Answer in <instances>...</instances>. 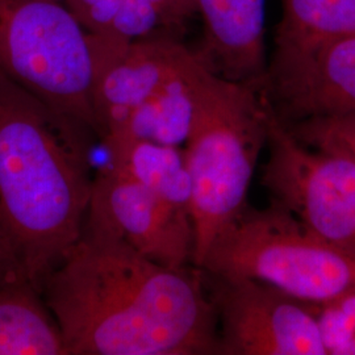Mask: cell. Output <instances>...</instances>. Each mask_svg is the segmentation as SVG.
<instances>
[{
  "label": "cell",
  "instance_id": "cell-1",
  "mask_svg": "<svg viewBox=\"0 0 355 355\" xmlns=\"http://www.w3.org/2000/svg\"><path fill=\"white\" fill-rule=\"evenodd\" d=\"M41 296L67 355H221L200 268L162 266L86 221Z\"/></svg>",
  "mask_w": 355,
  "mask_h": 355
},
{
  "label": "cell",
  "instance_id": "cell-2",
  "mask_svg": "<svg viewBox=\"0 0 355 355\" xmlns=\"http://www.w3.org/2000/svg\"><path fill=\"white\" fill-rule=\"evenodd\" d=\"M92 135L0 74V239L40 293L82 234Z\"/></svg>",
  "mask_w": 355,
  "mask_h": 355
},
{
  "label": "cell",
  "instance_id": "cell-3",
  "mask_svg": "<svg viewBox=\"0 0 355 355\" xmlns=\"http://www.w3.org/2000/svg\"><path fill=\"white\" fill-rule=\"evenodd\" d=\"M268 108L265 86L227 80L204 66L183 149L192 186L193 266L249 204L254 171L267 146Z\"/></svg>",
  "mask_w": 355,
  "mask_h": 355
},
{
  "label": "cell",
  "instance_id": "cell-4",
  "mask_svg": "<svg viewBox=\"0 0 355 355\" xmlns=\"http://www.w3.org/2000/svg\"><path fill=\"white\" fill-rule=\"evenodd\" d=\"M204 274L265 283L308 304H325L355 287V259L318 239L271 202L246 205L204 255Z\"/></svg>",
  "mask_w": 355,
  "mask_h": 355
},
{
  "label": "cell",
  "instance_id": "cell-5",
  "mask_svg": "<svg viewBox=\"0 0 355 355\" xmlns=\"http://www.w3.org/2000/svg\"><path fill=\"white\" fill-rule=\"evenodd\" d=\"M0 74L95 133L89 33L57 0H0Z\"/></svg>",
  "mask_w": 355,
  "mask_h": 355
},
{
  "label": "cell",
  "instance_id": "cell-6",
  "mask_svg": "<svg viewBox=\"0 0 355 355\" xmlns=\"http://www.w3.org/2000/svg\"><path fill=\"white\" fill-rule=\"evenodd\" d=\"M262 184L271 202L318 239L355 259V158L333 145L299 140L270 102Z\"/></svg>",
  "mask_w": 355,
  "mask_h": 355
},
{
  "label": "cell",
  "instance_id": "cell-7",
  "mask_svg": "<svg viewBox=\"0 0 355 355\" xmlns=\"http://www.w3.org/2000/svg\"><path fill=\"white\" fill-rule=\"evenodd\" d=\"M203 275L221 355H327L316 305L255 280Z\"/></svg>",
  "mask_w": 355,
  "mask_h": 355
},
{
  "label": "cell",
  "instance_id": "cell-8",
  "mask_svg": "<svg viewBox=\"0 0 355 355\" xmlns=\"http://www.w3.org/2000/svg\"><path fill=\"white\" fill-rule=\"evenodd\" d=\"M89 46L91 105L101 140L193 57L192 48L168 35L127 40L103 32L89 33Z\"/></svg>",
  "mask_w": 355,
  "mask_h": 355
},
{
  "label": "cell",
  "instance_id": "cell-9",
  "mask_svg": "<svg viewBox=\"0 0 355 355\" xmlns=\"http://www.w3.org/2000/svg\"><path fill=\"white\" fill-rule=\"evenodd\" d=\"M85 221L111 232L162 266H193L192 216L168 207L110 164L94 174Z\"/></svg>",
  "mask_w": 355,
  "mask_h": 355
},
{
  "label": "cell",
  "instance_id": "cell-10",
  "mask_svg": "<svg viewBox=\"0 0 355 355\" xmlns=\"http://www.w3.org/2000/svg\"><path fill=\"white\" fill-rule=\"evenodd\" d=\"M265 89L287 125L355 112V36L302 48H275Z\"/></svg>",
  "mask_w": 355,
  "mask_h": 355
},
{
  "label": "cell",
  "instance_id": "cell-11",
  "mask_svg": "<svg viewBox=\"0 0 355 355\" xmlns=\"http://www.w3.org/2000/svg\"><path fill=\"white\" fill-rule=\"evenodd\" d=\"M203 37L192 51L215 76L266 86V0H196Z\"/></svg>",
  "mask_w": 355,
  "mask_h": 355
},
{
  "label": "cell",
  "instance_id": "cell-12",
  "mask_svg": "<svg viewBox=\"0 0 355 355\" xmlns=\"http://www.w3.org/2000/svg\"><path fill=\"white\" fill-rule=\"evenodd\" d=\"M203 67L193 53L190 64L137 105L120 127L103 139L120 137L171 146L186 144L195 117L198 80Z\"/></svg>",
  "mask_w": 355,
  "mask_h": 355
},
{
  "label": "cell",
  "instance_id": "cell-13",
  "mask_svg": "<svg viewBox=\"0 0 355 355\" xmlns=\"http://www.w3.org/2000/svg\"><path fill=\"white\" fill-rule=\"evenodd\" d=\"M102 142L110 165L136 179L168 207L192 216V186L182 146L120 137Z\"/></svg>",
  "mask_w": 355,
  "mask_h": 355
},
{
  "label": "cell",
  "instance_id": "cell-14",
  "mask_svg": "<svg viewBox=\"0 0 355 355\" xmlns=\"http://www.w3.org/2000/svg\"><path fill=\"white\" fill-rule=\"evenodd\" d=\"M275 48H302L355 36V0H280Z\"/></svg>",
  "mask_w": 355,
  "mask_h": 355
},
{
  "label": "cell",
  "instance_id": "cell-15",
  "mask_svg": "<svg viewBox=\"0 0 355 355\" xmlns=\"http://www.w3.org/2000/svg\"><path fill=\"white\" fill-rule=\"evenodd\" d=\"M195 13L196 0H125L114 23L103 33L127 40L157 35L179 37Z\"/></svg>",
  "mask_w": 355,
  "mask_h": 355
},
{
  "label": "cell",
  "instance_id": "cell-16",
  "mask_svg": "<svg viewBox=\"0 0 355 355\" xmlns=\"http://www.w3.org/2000/svg\"><path fill=\"white\" fill-rule=\"evenodd\" d=\"M316 308L327 355H355V287Z\"/></svg>",
  "mask_w": 355,
  "mask_h": 355
},
{
  "label": "cell",
  "instance_id": "cell-17",
  "mask_svg": "<svg viewBox=\"0 0 355 355\" xmlns=\"http://www.w3.org/2000/svg\"><path fill=\"white\" fill-rule=\"evenodd\" d=\"M287 127L306 145H333L355 158V112L309 119Z\"/></svg>",
  "mask_w": 355,
  "mask_h": 355
},
{
  "label": "cell",
  "instance_id": "cell-18",
  "mask_svg": "<svg viewBox=\"0 0 355 355\" xmlns=\"http://www.w3.org/2000/svg\"><path fill=\"white\" fill-rule=\"evenodd\" d=\"M125 0H66L64 4L87 33L107 31Z\"/></svg>",
  "mask_w": 355,
  "mask_h": 355
},
{
  "label": "cell",
  "instance_id": "cell-19",
  "mask_svg": "<svg viewBox=\"0 0 355 355\" xmlns=\"http://www.w3.org/2000/svg\"><path fill=\"white\" fill-rule=\"evenodd\" d=\"M17 282H28L10 246L0 239V288Z\"/></svg>",
  "mask_w": 355,
  "mask_h": 355
},
{
  "label": "cell",
  "instance_id": "cell-20",
  "mask_svg": "<svg viewBox=\"0 0 355 355\" xmlns=\"http://www.w3.org/2000/svg\"><path fill=\"white\" fill-rule=\"evenodd\" d=\"M57 1H61V3H64V1H66V0H57Z\"/></svg>",
  "mask_w": 355,
  "mask_h": 355
}]
</instances>
